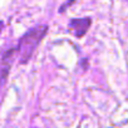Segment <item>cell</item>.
Segmentation results:
<instances>
[{"label": "cell", "mask_w": 128, "mask_h": 128, "mask_svg": "<svg viewBox=\"0 0 128 128\" xmlns=\"http://www.w3.org/2000/svg\"><path fill=\"white\" fill-rule=\"evenodd\" d=\"M45 33H46V26L42 25V26H36V28L32 29L20 39L16 49L19 52V60L22 63H26L30 59L34 50L36 49V46L42 42L43 36L45 35Z\"/></svg>", "instance_id": "obj_1"}, {"label": "cell", "mask_w": 128, "mask_h": 128, "mask_svg": "<svg viewBox=\"0 0 128 128\" xmlns=\"http://www.w3.org/2000/svg\"><path fill=\"white\" fill-rule=\"evenodd\" d=\"M90 24H92V20H90V18H83V19H73V20H70V23H69V29L74 33V35L76 36H83L86 33H87V30H88V28L90 26Z\"/></svg>", "instance_id": "obj_2"}, {"label": "cell", "mask_w": 128, "mask_h": 128, "mask_svg": "<svg viewBox=\"0 0 128 128\" xmlns=\"http://www.w3.org/2000/svg\"><path fill=\"white\" fill-rule=\"evenodd\" d=\"M14 52H15L14 49H10L3 54V79L6 78V74L9 72L10 64H12V59L14 56Z\"/></svg>", "instance_id": "obj_3"}, {"label": "cell", "mask_w": 128, "mask_h": 128, "mask_svg": "<svg viewBox=\"0 0 128 128\" xmlns=\"http://www.w3.org/2000/svg\"><path fill=\"white\" fill-rule=\"evenodd\" d=\"M127 2H128V0H127Z\"/></svg>", "instance_id": "obj_4"}]
</instances>
